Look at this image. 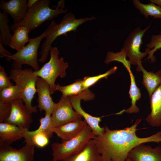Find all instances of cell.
Returning <instances> with one entry per match:
<instances>
[{
	"instance_id": "1",
	"label": "cell",
	"mask_w": 161,
	"mask_h": 161,
	"mask_svg": "<svg viewBox=\"0 0 161 161\" xmlns=\"http://www.w3.org/2000/svg\"><path fill=\"white\" fill-rule=\"evenodd\" d=\"M141 119L131 126L121 129L111 130L107 126L102 134L92 140L101 156V161H125L129 152L137 145L148 142H161V131L145 137L136 134Z\"/></svg>"
},
{
	"instance_id": "2",
	"label": "cell",
	"mask_w": 161,
	"mask_h": 161,
	"mask_svg": "<svg viewBox=\"0 0 161 161\" xmlns=\"http://www.w3.org/2000/svg\"><path fill=\"white\" fill-rule=\"evenodd\" d=\"M95 19L94 16L77 19L73 13L69 12L64 15L59 24L52 21L47 28V33L41 47L40 52L41 57L38 60V61L42 63L46 61L52 47V44L57 37L62 35L66 36L67 33L71 31L76 32L79 26Z\"/></svg>"
},
{
	"instance_id": "3",
	"label": "cell",
	"mask_w": 161,
	"mask_h": 161,
	"mask_svg": "<svg viewBox=\"0 0 161 161\" xmlns=\"http://www.w3.org/2000/svg\"><path fill=\"white\" fill-rule=\"evenodd\" d=\"M49 0H38L31 8L28 9L27 14L24 20L19 24H12L11 30L13 31L20 26H24L31 31L38 27L46 21L50 20L58 16L59 14L66 13L68 10L56 6L55 9L50 7Z\"/></svg>"
},
{
	"instance_id": "4",
	"label": "cell",
	"mask_w": 161,
	"mask_h": 161,
	"mask_svg": "<svg viewBox=\"0 0 161 161\" xmlns=\"http://www.w3.org/2000/svg\"><path fill=\"white\" fill-rule=\"evenodd\" d=\"M95 135L87 124L81 132L73 138L61 143H53L51 145L53 157L52 161H63L81 151Z\"/></svg>"
},
{
	"instance_id": "5",
	"label": "cell",
	"mask_w": 161,
	"mask_h": 161,
	"mask_svg": "<svg viewBox=\"0 0 161 161\" xmlns=\"http://www.w3.org/2000/svg\"><path fill=\"white\" fill-rule=\"evenodd\" d=\"M33 71L28 68L24 69H13L10 71L9 76L21 89L22 99L31 114L38 111L37 106H33L31 103L36 92V84L39 78L34 74Z\"/></svg>"
},
{
	"instance_id": "6",
	"label": "cell",
	"mask_w": 161,
	"mask_h": 161,
	"mask_svg": "<svg viewBox=\"0 0 161 161\" xmlns=\"http://www.w3.org/2000/svg\"><path fill=\"white\" fill-rule=\"evenodd\" d=\"M50 58L39 70L33 71L34 74L46 81L50 87V93L55 91V81L58 77L63 78L66 75V70L69 67L68 63L64 58L59 57V51L57 48L52 47L50 51Z\"/></svg>"
},
{
	"instance_id": "7",
	"label": "cell",
	"mask_w": 161,
	"mask_h": 161,
	"mask_svg": "<svg viewBox=\"0 0 161 161\" xmlns=\"http://www.w3.org/2000/svg\"><path fill=\"white\" fill-rule=\"evenodd\" d=\"M47 33V29L39 36L30 38L28 43L21 50L14 54L6 58V60L13 61L12 66L13 69H21L22 65L27 64L30 66L34 71L40 69L37 59L38 50L42 40Z\"/></svg>"
},
{
	"instance_id": "8",
	"label": "cell",
	"mask_w": 161,
	"mask_h": 161,
	"mask_svg": "<svg viewBox=\"0 0 161 161\" xmlns=\"http://www.w3.org/2000/svg\"><path fill=\"white\" fill-rule=\"evenodd\" d=\"M150 26V24L142 30L140 27H137L130 33L125 40L122 49L126 56L129 58L131 64L137 65L139 62L142 61V59L148 55L147 51L145 50L144 52H142L140 48L143 43V37Z\"/></svg>"
},
{
	"instance_id": "9",
	"label": "cell",
	"mask_w": 161,
	"mask_h": 161,
	"mask_svg": "<svg viewBox=\"0 0 161 161\" xmlns=\"http://www.w3.org/2000/svg\"><path fill=\"white\" fill-rule=\"evenodd\" d=\"M73 108L69 97L62 95L59 102L55 103L51 115L53 128L74 121L81 120L82 117Z\"/></svg>"
},
{
	"instance_id": "10",
	"label": "cell",
	"mask_w": 161,
	"mask_h": 161,
	"mask_svg": "<svg viewBox=\"0 0 161 161\" xmlns=\"http://www.w3.org/2000/svg\"><path fill=\"white\" fill-rule=\"evenodd\" d=\"M69 97L73 108L84 118L95 136L103 134L105 131V127H101L99 125L101 121V117H94L88 114L82 109L80 105L81 100L85 101L92 100L95 97L94 94L87 89L79 95Z\"/></svg>"
},
{
	"instance_id": "11",
	"label": "cell",
	"mask_w": 161,
	"mask_h": 161,
	"mask_svg": "<svg viewBox=\"0 0 161 161\" xmlns=\"http://www.w3.org/2000/svg\"><path fill=\"white\" fill-rule=\"evenodd\" d=\"M35 145L26 143L19 149L0 143V161H34Z\"/></svg>"
},
{
	"instance_id": "12",
	"label": "cell",
	"mask_w": 161,
	"mask_h": 161,
	"mask_svg": "<svg viewBox=\"0 0 161 161\" xmlns=\"http://www.w3.org/2000/svg\"><path fill=\"white\" fill-rule=\"evenodd\" d=\"M23 102L21 99H16L11 102L10 114L5 122L14 124L22 129L29 130L33 120Z\"/></svg>"
},
{
	"instance_id": "13",
	"label": "cell",
	"mask_w": 161,
	"mask_h": 161,
	"mask_svg": "<svg viewBox=\"0 0 161 161\" xmlns=\"http://www.w3.org/2000/svg\"><path fill=\"white\" fill-rule=\"evenodd\" d=\"M27 0H1L0 8L3 12L9 14L13 19V25H18L26 17L28 12Z\"/></svg>"
},
{
	"instance_id": "14",
	"label": "cell",
	"mask_w": 161,
	"mask_h": 161,
	"mask_svg": "<svg viewBox=\"0 0 161 161\" xmlns=\"http://www.w3.org/2000/svg\"><path fill=\"white\" fill-rule=\"evenodd\" d=\"M36 86L38 95V108L40 112L44 110L45 113L51 115L55 103L50 95L49 85L44 80L39 77L36 83Z\"/></svg>"
},
{
	"instance_id": "15",
	"label": "cell",
	"mask_w": 161,
	"mask_h": 161,
	"mask_svg": "<svg viewBox=\"0 0 161 161\" xmlns=\"http://www.w3.org/2000/svg\"><path fill=\"white\" fill-rule=\"evenodd\" d=\"M128 157L134 161H161V147L140 144L129 152Z\"/></svg>"
},
{
	"instance_id": "16",
	"label": "cell",
	"mask_w": 161,
	"mask_h": 161,
	"mask_svg": "<svg viewBox=\"0 0 161 161\" xmlns=\"http://www.w3.org/2000/svg\"><path fill=\"white\" fill-rule=\"evenodd\" d=\"M87 124L85 120H77L54 127L52 130L53 133L62 139V141H66L78 135Z\"/></svg>"
},
{
	"instance_id": "17",
	"label": "cell",
	"mask_w": 161,
	"mask_h": 161,
	"mask_svg": "<svg viewBox=\"0 0 161 161\" xmlns=\"http://www.w3.org/2000/svg\"><path fill=\"white\" fill-rule=\"evenodd\" d=\"M151 112L146 118L151 126H161V84L155 90L150 98Z\"/></svg>"
},
{
	"instance_id": "18",
	"label": "cell",
	"mask_w": 161,
	"mask_h": 161,
	"mask_svg": "<svg viewBox=\"0 0 161 161\" xmlns=\"http://www.w3.org/2000/svg\"><path fill=\"white\" fill-rule=\"evenodd\" d=\"M23 137L22 129L7 122L0 123V143L10 145Z\"/></svg>"
},
{
	"instance_id": "19",
	"label": "cell",
	"mask_w": 161,
	"mask_h": 161,
	"mask_svg": "<svg viewBox=\"0 0 161 161\" xmlns=\"http://www.w3.org/2000/svg\"><path fill=\"white\" fill-rule=\"evenodd\" d=\"M137 70L143 72L142 84L147 89L150 98L154 91L161 84V70L155 73L148 72L143 66L142 61L138 63Z\"/></svg>"
},
{
	"instance_id": "20",
	"label": "cell",
	"mask_w": 161,
	"mask_h": 161,
	"mask_svg": "<svg viewBox=\"0 0 161 161\" xmlns=\"http://www.w3.org/2000/svg\"><path fill=\"white\" fill-rule=\"evenodd\" d=\"M63 161H101V155L92 139L81 151Z\"/></svg>"
},
{
	"instance_id": "21",
	"label": "cell",
	"mask_w": 161,
	"mask_h": 161,
	"mask_svg": "<svg viewBox=\"0 0 161 161\" xmlns=\"http://www.w3.org/2000/svg\"><path fill=\"white\" fill-rule=\"evenodd\" d=\"M9 46L12 49L17 51L21 49L25 44L29 42L28 33L30 32L25 27L20 26L13 31Z\"/></svg>"
},
{
	"instance_id": "22",
	"label": "cell",
	"mask_w": 161,
	"mask_h": 161,
	"mask_svg": "<svg viewBox=\"0 0 161 161\" xmlns=\"http://www.w3.org/2000/svg\"><path fill=\"white\" fill-rule=\"evenodd\" d=\"M134 6L143 14L145 18H148L149 16L154 18L161 19V7L151 2L145 4L141 3L139 0H133Z\"/></svg>"
},
{
	"instance_id": "23",
	"label": "cell",
	"mask_w": 161,
	"mask_h": 161,
	"mask_svg": "<svg viewBox=\"0 0 161 161\" xmlns=\"http://www.w3.org/2000/svg\"><path fill=\"white\" fill-rule=\"evenodd\" d=\"M55 90L61 92L62 95L64 97H69L79 95L84 91L83 80H77L74 83L65 86H61L58 84L55 85Z\"/></svg>"
},
{
	"instance_id": "24",
	"label": "cell",
	"mask_w": 161,
	"mask_h": 161,
	"mask_svg": "<svg viewBox=\"0 0 161 161\" xmlns=\"http://www.w3.org/2000/svg\"><path fill=\"white\" fill-rule=\"evenodd\" d=\"M9 22L7 14L0 13V42L6 47L9 45L12 35L10 32Z\"/></svg>"
},
{
	"instance_id": "25",
	"label": "cell",
	"mask_w": 161,
	"mask_h": 161,
	"mask_svg": "<svg viewBox=\"0 0 161 161\" xmlns=\"http://www.w3.org/2000/svg\"><path fill=\"white\" fill-rule=\"evenodd\" d=\"M22 91L16 85L10 86L0 90V101L11 102L18 99H22Z\"/></svg>"
},
{
	"instance_id": "26",
	"label": "cell",
	"mask_w": 161,
	"mask_h": 161,
	"mask_svg": "<svg viewBox=\"0 0 161 161\" xmlns=\"http://www.w3.org/2000/svg\"><path fill=\"white\" fill-rule=\"evenodd\" d=\"M40 125L36 130L30 131L27 129V132L32 134L37 133H43L46 134L50 139L52 136V129L53 128L51 118V115L45 113L44 117H41L39 120Z\"/></svg>"
},
{
	"instance_id": "27",
	"label": "cell",
	"mask_w": 161,
	"mask_h": 161,
	"mask_svg": "<svg viewBox=\"0 0 161 161\" xmlns=\"http://www.w3.org/2000/svg\"><path fill=\"white\" fill-rule=\"evenodd\" d=\"M145 50L148 51V56L147 59L150 60L152 63L155 61L154 54L157 50L161 48V32L160 34L153 35L149 43L146 45Z\"/></svg>"
},
{
	"instance_id": "28",
	"label": "cell",
	"mask_w": 161,
	"mask_h": 161,
	"mask_svg": "<svg viewBox=\"0 0 161 161\" xmlns=\"http://www.w3.org/2000/svg\"><path fill=\"white\" fill-rule=\"evenodd\" d=\"M125 52L122 49L119 52L114 53L112 51H109L106 55L104 62L108 64L113 61H117L121 63L126 68L131 67V63L126 58Z\"/></svg>"
},
{
	"instance_id": "29",
	"label": "cell",
	"mask_w": 161,
	"mask_h": 161,
	"mask_svg": "<svg viewBox=\"0 0 161 161\" xmlns=\"http://www.w3.org/2000/svg\"><path fill=\"white\" fill-rule=\"evenodd\" d=\"M117 69V67L114 66L104 73L94 76L85 77L83 80V90L88 89L89 87L93 85L100 79L107 78L109 75L115 73Z\"/></svg>"
},
{
	"instance_id": "30",
	"label": "cell",
	"mask_w": 161,
	"mask_h": 161,
	"mask_svg": "<svg viewBox=\"0 0 161 161\" xmlns=\"http://www.w3.org/2000/svg\"><path fill=\"white\" fill-rule=\"evenodd\" d=\"M11 109V102L0 101V123L6 122L10 115Z\"/></svg>"
},
{
	"instance_id": "31",
	"label": "cell",
	"mask_w": 161,
	"mask_h": 161,
	"mask_svg": "<svg viewBox=\"0 0 161 161\" xmlns=\"http://www.w3.org/2000/svg\"><path fill=\"white\" fill-rule=\"evenodd\" d=\"M10 78L8 77L4 68L0 66V90L5 87L13 85L10 81Z\"/></svg>"
},
{
	"instance_id": "32",
	"label": "cell",
	"mask_w": 161,
	"mask_h": 161,
	"mask_svg": "<svg viewBox=\"0 0 161 161\" xmlns=\"http://www.w3.org/2000/svg\"><path fill=\"white\" fill-rule=\"evenodd\" d=\"M11 53L5 49L0 42V57H7L12 55Z\"/></svg>"
},
{
	"instance_id": "33",
	"label": "cell",
	"mask_w": 161,
	"mask_h": 161,
	"mask_svg": "<svg viewBox=\"0 0 161 161\" xmlns=\"http://www.w3.org/2000/svg\"><path fill=\"white\" fill-rule=\"evenodd\" d=\"M38 0H29L27 3V8H30L31 7L38 1Z\"/></svg>"
},
{
	"instance_id": "34",
	"label": "cell",
	"mask_w": 161,
	"mask_h": 161,
	"mask_svg": "<svg viewBox=\"0 0 161 161\" xmlns=\"http://www.w3.org/2000/svg\"><path fill=\"white\" fill-rule=\"evenodd\" d=\"M57 6L60 8L63 9V8H64V1L61 0L58 2V4Z\"/></svg>"
},
{
	"instance_id": "35",
	"label": "cell",
	"mask_w": 161,
	"mask_h": 161,
	"mask_svg": "<svg viewBox=\"0 0 161 161\" xmlns=\"http://www.w3.org/2000/svg\"><path fill=\"white\" fill-rule=\"evenodd\" d=\"M151 2L157 4L161 7V0H150Z\"/></svg>"
},
{
	"instance_id": "36",
	"label": "cell",
	"mask_w": 161,
	"mask_h": 161,
	"mask_svg": "<svg viewBox=\"0 0 161 161\" xmlns=\"http://www.w3.org/2000/svg\"><path fill=\"white\" fill-rule=\"evenodd\" d=\"M125 161H134L133 160H132L129 157H128L127 158V159Z\"/></svg>"
}]
</instances>
